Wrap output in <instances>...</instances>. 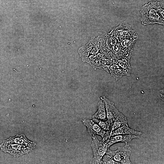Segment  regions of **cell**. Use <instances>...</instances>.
I'll return each instance as SVG.
<instances>
[{
  "label": "cell",
  "instance_id": "1",
  "mask_svg": "<svg viewBox=\"0 0 164 164\" xmlns=\"http://www.w3.org/2000/svg\"><path fill=\"white\" fill-rule=\"evenodd\" d=\"M163 3L152 2L143 6L141 10L142 24L147 25L158 24L164 25Z\"/></svg>",
  "mask_w": 164,
  "mask_h": 164
},
{
  "label": "cell",
  "instance_id": "2",
  "mask_svg": "<svg viewBox=\"0 0 164 164\" xmlns=\"http://www.w3.org/2000/svg\"><path fill=\"white\" fill-rule=\"evenodd\" d=\"M36 145L34 142L29 144H20L10 143L5 140L3 141L0 147L1 150L5 152L18 157L31 152L35 148Z\"/></svg>",
  "mask_w": 164,
  "mask_h": 164
},
{
  "label": "cell",
  "instance_id": "3",
  "mask_svg": "<svg viewBox=\"0 0 164 164\" xmlns=\"http://www.w3.org/2000/svg\"><path fill=\"white\" fill-rule=\"evenodd\" d=\"M100 52L108 58L111 59L113 49L118 41L112 29L108 33L100 36Z\"/></svg>",
  "mask_w": 164,
  "mask_h": 164
},
{
  "label": "cell",
  "instance_id": "4",
  "mask_svg": "<svg viewBox=\"0 0 164 164\" xmlns=\"http://www.w3.org/2000/svg\"><path fill=\"white\" fill-rule=\"evenodd\" d=\"M91 144L93 157L90 160V164H101L102 159L107 152L108 147L105 141H100L96 135H92Z\"/></svg>",
  "mask_w": 164,
  "mask_h": 164
},
{
  "label": "cell",
  "instance_id": "5",
  "mask_svg": "<svg viewBox=\"0 0 164 164\" xmlns=\"http://www.w3.org/2000/svg\"><path fill=\"white\" fill-rule=\"evenodd\" d=\"M131 150L130 146L127 144L114 151L108 148L107 153L118 164H132L129 159Z\"/></svg>",
  "mask_w": 164,
  "mask_h": 164
},
{
  "label": "cell",
  "instance_id": "6",
  "mask_svg": "<svg viewBox=\"0 0 164 164\" xmlns=\"http://www.w3.org/2000/svg\"><path fill=\"white\" fill-rule=\"evenodd\" d=\"M138 37L137 33L132 30L118 40L124 51V57L131 58L133 47Z\"/></svg>",
  "mask_w": 164,
  "mask_h": 164
},
{
  "label": "cell",
  "instance_id": "7",
  "mask_svg": "<svg viewBox=\"0 0 164 164\" xmlns=\"http://www.w3.org/2000/svg\"><path fill=\"white\" fill-rule=\"evenodd\" d=\"M82 122L87 128V132L90 135L100 136L102 138L101 140L103 141L107 140L109 138L110 131L103 129L92 119H84Z\"/></svg>",
  "mask_w": 164,
  "mask_h": 164
},
{
  "label": "cell",
  "instance_id": "8",
  "mask_svg": "<svg viewBox=\"0 0 164 164\" xmlns=\"http://www.w3.org/2000/svg\"><path fill=\"white\" fill-rule=\"evenodd\" d=\"M100 36L91 39L88 43L79 49L80 56L88 57L98 53L100 50Z\"/></svg>",
  "mask_w": 164,
  "mask_h": 164
},
{
  "label": "cell",
  "instance_id": "9",
  "mask_svg": "<svg viewBox=\"0 0 164 164\" xmlns=\"http://www.w3.org/2000/svg\"><path fill=\"white\" fill-rule=\"evenodd\" d=\"M82 58L83 61L89 64L95 69L102 70L107 60L109 59L100 52L96 54L83 57Z\"/></svg>",
  "mask_w": 164,
  "mask_h": 164
},
{
  "label": "cell",
  "instance_id": "10",
  "mask_svg": "<svg viewBox=\"0 0 164 164\" xmlns=\"http://www.w3.org/2000/svg\"><path fill=\"white\" fill-rule=\"evenodd\" d=\"M104 101L106 112L107 121L111 125L115 118L120 114L118 109L114 105V103L111 101L105 96L101 97Z\"/></svg>",
  "mask_w": 164,
  "mask_h": 164
},
{
  "label": "cell",
  "instance_id": "11",
  "mask_svg": "<svg viewBox=\"0 0 164 164\" xmlns=\"http://www.w3.org/2000/svg\"><path fill=\"white\" fill-rule=\"evenodd\" d=\"M139 138L140 137L132 135H118L111 137L105 142L109 148L111 145L116 143L123 142L127 144L132 139Z\"/></svg>",
  "mask_w": 164,
  "mask_h": 164
},
{
  "label": "cell",
  "instance_id": "12",
  "mask_svg": "<svg viewBox=\"0 0 164 164\" xmlns=\"http://www.w3.org/2000/svg\"><path fill=\"white\" fill-rule=\"evenodd\" d=\"M142 134L141 132L136 131L130 128L128 124L124 125L111 132L109 138L118 135H132L140 137Z\"/></svg>",
  "mask_w": 164,
  "mask_h": 164
},
{
  "label": "cell",
  "instance_id": "13",
  "mask_svg": "<svg viewBox=\"0 0 164 164\" xmlns=\"http://www.w3.org/2000/svg\"><path fill=\"white\" fill-rule=\"evenodd\" d=\"M107 72L110 73L116 80L123 76L126 75L128 76L126 71L122 68L113 63L112 59Z\"/></svg>",
  "mask_w": 164,
  "mask_h": 164
},
{
  "label": "cell",
  "instance_id": "14",
  "mask_svg": "<svg viewBox=\"0 0 164 164\" xmlns=\"http://www.w3.org/2000/svg\"><path fill=\"white\" fill-rule=\"evenodd\" d=\"M112 30L118 40L133 30L131 26L126 21L121 22L119 26Z\"/></svg>",
  "mask_w": 164,
  "mask_h": 164
},
{
  "label": "cell",
  "instance_id": "15",
  "mask_svg": "<svg viewBox=\"0 0 164 164\" xmlns=\"http://www.w3.org/2000/svg\"><path fill=\"white\" fill-rule=\"evenodd\" d=\"M97 107V110L92 115V118L104 121L107 120L105 104L104 101L102 99L99 101Z\"/></svg>",
  "mask_w": 164,
  "mask_h": 164
},
{
  "label": "cell",
  "instance_id": "16",
  "mask_svg": "<svg viewBox=\"0 0 164 164\" xmlns=\"http://www.w3.org/2000/svg\"><path fill=\"white\" fill-rule=\"evenodd\" d=\"M125 124H128L127 118L122 113H120L115 118L112 123L110 127V133Z\"/></svg>",
  "mask_w": 164,
  "mask_h": 164
},
{
  "label": "cell",
  "instance_id": "17",
  "mask_svg": "<svg viewBox=\"0 0 164 164\" xmlns=\"http://www.w3.org/2000/svg\"><path fill=\"white\" fill-rule=\"evenodd\" d=\"M130 58L123 57L118 60L112 59L114 63L124 69L127 72L128 76H129L132 68L130 65Z\"/></svg>",
  "mask_w": 164,
  "mask_h": 164
},
{
  "label": "cell",
  "instance_id": "18",
  "mask_svg": "<svg viewBox=\"0 0 164 164\" xmlns=\"http://www.w3.org/2000/svg\"><path fill=\"white\" fill-rule=\"evenodd\" d=\"M6 140L10 143L20 144H29L33 142L29 140L23 134H17L15 137H10Z\"/></svg>",
  "mask_w": 164,
  "mask_h": 164
},
{
  "label": "cell",
  "instance_id": "19",
  "mask_svg": "<svg viewBox=\"0 0 164 164\" xmlns=\"http://www.w3.org/2000/svg\"><path fill=\"white\" fill-rule=\"evenodd\" d=\"M123 57H124V51L118 41L113 49L111 59L118 60Z\"/></svg>",
  "mask_w": 164,
  "mask_h": 164
},
{
  "label": "cell",
  "instance_id": "20",
  "mask_svg": "<svg viewBox=\"0 0 164 164\" xmlns=\"http://www.w3.org/2000/svg\"><path fill=\"white\" fill-rule=\"evenodd\" d=\"M92 120L97 124L103 129L110 131V126L107 121H104L93 118Z\"/></svg>",
  "mask_w": 164,
  "mask_h": 164
},
{
  "label": "cell",
  "instance_id": "21",
  "mask_svg": "<svg viewBox=\"0 0 164 164\" xmlns=\"http://www.w3.org/2000/svg\"><path fill=\"white\" fill-rule=\"evenodd\" d=\"M101 164H118L114 161L107 153L103 156L101 162Z\"/></svg>",
  "mask_w": 164,
  "mask_h": 164
},
{
  "label": "cell",
  "instance_id": "22",
  "mask_svg": "<svg viewBox=\"0 0 164 164\" xmlns=\"http://www.w3.org/2000/svg\"><path fill=\"white\" fill-rule=\"evenodd\" d=\"M158 95L161 98L163 99L164 89H162L160 90L158 92Z\"/></svg>",
  "mask_w": 164,
  "mask_h": 164
}]
</instances>
